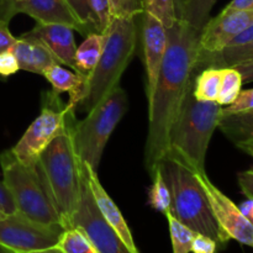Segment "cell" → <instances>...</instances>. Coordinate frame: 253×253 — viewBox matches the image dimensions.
Wrapping results in <instances>:
<instances>
[{"label":"cell","instance_id":"obj_1","mask_svg":"<svg viewBox=\"0 0 253 253\" xmlns=\"http://www.w3.org/2000/svg\"><path fill=\"white\" fill-rule=\"evenodd\" d=\"M200 31L180 19L167 29L168 43L155 91L148 101L145 167L153 172L166 157L170 128L194 84Z\"/></svg>","mask_w":253,"mask_h":253},{"label":"cell","instance_id":"obj_2","mask_svg":"<svg viewBox=\"0 0 253 253\" xmlns=\"http://www.w3.org/2000/svg\"><path fill=\"white\" fill-rule=\"evenodd\" d=\"M221 111L217 101L197 100L192 86L170 128L165 158L177 161L193 172H207L208 148L219 126Z\"/></svg>","mask_w":253,"mask_h":253},{"label":"cell","instance_id":"obj_3","mask_svg":"<svg viewBox=\"0 0 253 253\" xmlns=\"http://www.w3.org/2000/svg\"><path fill=\"white\" fill-rule=\"evenodd\" d=\"M73 119L72 115L59 135L40 155L36 165L64 229L78 207L82 189V162L72 138Z\"/></svg>","mask_w":253,"mask_h":253},{"label":"cell","instance_id":"obj_4","mask_svg":"<svg viewBox=\"0 0 253 253\" xmlns=\"http://www.w3.org/2000/svg\"><path fill=\"white\" fill-rule=\"evenodd\" d=\"M163 177L170 192V212L182 224L197 234L205 235L217 246L225 247L230 241L215 220L209 200L192 169L174 160L161 162Z\"/></svg>","mask_w":253,"mask_h":253},{"label":"cell","instance_id":"obj_5","mask_svg":"<svg viewBox=\"0 0 253 253\" xmlns=\"http://www.w3.org/2000/svg\"><path fill=\"white\" fill-rule=\"evenodd\" d=\"M104 32L106 41L103 53L94 71L86 78L83 98L78 105L84 111H90L119 85L136 48L137 27L135 19L111 17Z\"/></svg>","mask_w":253,"mask_h":253},{"label":"cell","instance_id":"obj_6","mask_svg":"<svg viewBox=\"0 0 253 253\" xmlns=\"http://www.w3.org/2000/svg\"><path fill=\"white\" fill-rule=\"evenodd\" d=\"M0 166L2 183L12 197L16 212L41 224L63 226L61 215L47 192L37 166H25L10 150L0 153Z\"/></svg>","mask_w":253,"mask_h":253},{"label":"cell","instance_id":"obj_7","mask_svg":"<svg viewBox=\"0 0 253 253\" xmlns=\"http://www.w3.org/2000/svg\"><path fill=\"white\" fill-rule=\"evenodd\" d=\"M128 109V98L121 86H116L86 118L72 124L74 150L82 163L98 170L104 150L114 130Z\"/></svg>","mask_w":253,"mask_h":253},{"label":"cell","instance_id":"obj_8","mask_svg":"<svg viewBox=\"0 0 253 253\" xmlns=\"http://www.w3.org/2000/svg\"><path fill=\"white\" fill-rule=\"evenodd\" d=\"M57 99L58 96L54 98V103L48 101L42 108L40 115L32 121L22 137L10 148L12 155L25 166L35 167L37 165L40 155L59 135L71 116L74 115V111L69 110L66 105L56 108Z\"/></svg>","mask_w":253,"mask_h":253},{"label":"cell","instance_id":"obj_9","mask_svg":"<svg viewBox=\"0 0 253 253\" xmlns=\"http://www.w3.org/2000/svg\"><path fill=\"white\" fill-rule=\"evenodd\" d=\"M79 227L90 239L99 253H131L119 235L105 221L95 204L83 163H82L81 199L66 229Z\"/></svg>","mask_w":253,"mask_h":253},{"label":"cell","instance_id":"obj_10","mask_svg":"<svg viewBox=\"0 0 253 253\" xmlns=\"http://www.w3.org/2000/svg\"><path fill=\"white\" fill-rule=\"evenodd\" d=\"M63 231L59 224H41L14 212L0 221V245L17 253L42 251L56 247Z\"/></svg>","mask_w":253,"mask_h":253},{"label":"cell","instance_id":"obj_11","mask_svg":"<svg viewBox=\"0 0 253 253\" xmlns=\"http://www.w3.org/2000/svg\"><path fill=\"white\" fill-rule=\"evenodd\" d=\"M202 184L215 220L230 240H236L253 249V224L227 195H225L207 175V172H194Z\"/></svg>","mask_w":253,"mask_h":253},{"label":"cell","instance_id":"obj_12","mask_svg":"<svg viewBox=\"0 0 253 253\" xmlns=\"http://www.w3.org/2000/svg\"><path fill=\"white\" fill-rule=\"evenodd\" d=\"M16 14H26L40 24L64 25L88 35L89 30L77 17L67 0H14L0 7V20L9 22Z\"/></svg>","mask_w":253,"mask_h":253},{"label":"cell","instance_id":"obj_13","mask_svg":"<svg viewBox=\"0 0 253 253\" xmlns=\"http://www.w3.org/2000/svg\"><path fill=\"white\" fill-rule=\"evenodd\" d=\"M251 22H253V11L230 10L225 7L217 16L208 20L200 30L198 54L222 51Z\"/></svg>","mask_w":253,"mask_h":253},{"label":"cell","instance_id":"obj_14","mask_svg":"<svg viewBox=\"0 0 253 253\" xmlns=\"http://www.w3.org/2000/svg\"><path fill=\"white\" fill-rule=\"evenodd\" d=\"M141 15L143 16L142 47L146 72V96L147 101H150L155 91L161 67L167 51L168 35L165 25L157 17L146 11Z\"/></svg>","mask_w":253,"mask_h":253},{"label":"cell","instance_id":"obj_15","mask_svg":"<svg viewBox=\"0 0 253 253\" xmlns=\"http://www.w3.org/2000/svg\"><path fill=\"white\" fill-rule=\"evenodd\" d=\"M83 167L86 175V179H88L89 187H90L91 194H93V198L95 200V204L98 207L100 214L103 215L105 221L110 225L111 229L123 240V242L130 250L131 253H140L135 244L132 234H131L130 227H128L126 220L124 219L120 209H119L115 202L111 199L110 195L108 194V192L101 185L98 177V170H94L90 166L85 165V163H83Z\"/></svg>","mask_w":253,"mask_h":253},{"label":"cell","instance_id":"obj_16","mask_svg":"<svg viewBox=\"0 0 253 253\" xmlns=\"http://www.w3.org/2000/svg\"><path fill=\"white\" fill-rule=\"evenodd\" d=\"M73 31V29L64 25L36 22L31 31L25 32L21 36L41 41L53 53L62 66L74 69L77 46Z\"/></svg>","mask_w":253,"mask_h":253},{"label":"cell","instance_id":"obj_17","mask_svg":"<svg viewBox=\"0 0 253 253\" xmlns=\"http://www.w3.org/2000/svg\"><path fill=\"white\" fill-rule=\"evenodd\" d=\"M10 51L15 54L21 71L41 74L53 64H61L41 41L20 36Z\"/></svg>","mask_w":253,"mask_h":253},{"label":"cell","instance_id":"obj_18","mask_svg":"<svg viewBox=\"0 0 253 253\" xmlns=\"http://www.w3.org/2000/svg\"><path fill=\"white\" fill-rule=\"evenodd\" d=\"M42 77L46 78L52 85V94L59 96L62 93L69 94V101L67 103V108L74 111L78 108L79 103L83 98L84 85H85V78L79 76L78 73L68 71L62 64H53L48 67L42 73Z\"/></svg>","mask_w":253,"mask_h":253},{"label":"cell","instance_id":"obj_19","mask_svg":"<svg viewBox=\"0 0 253 253\" xmlns=\"http://www.w3.org/2000/svg\"><path fill=\"white\" fill-rule=\"evenodd\" d=\"M217 128L239 148L253 145V109L236 114H221Z\"/></svg>","mask_w":253,"mask_h":253},{"label":"cell","instance_id":"obj_20","mask_svg":"<svg viewBox=\"0 0 253 253\" xmlns=\"http://www.w3.org/2000/svg\"><path fill=\"white\" fill-rule=\"evenodd\" d=\"M253 61V41L242 46L225 47L222 51L210 54H198L195 71L209 68H227L244 62Z\"/></svg>","mask_w":253,"mask_h":253},{"label":"cell","instance_id":"obj_21","mask_svg":"<svg viewBox=\"0 0 253 253\" xmlns=\"http://www.w3.org/2000/svg\"><path fill=\"white\" fill-rule=\"evenodd\" d=\"M105 41V32L93 31L89 32L85 36V40L82 42L81 46L77 47L74 71L79 76L84 77L85 81L95 68L99 58L103 53Z\"/></svg>","mask_w":253,"mask_h":253},{"label":"cell","instance_id":"obj_22","mask_svg":"<svg viewBox=\"0 0 253 253\" xmlns=\"http://www.w3.org/2000/svg\"><path fill=\"white\" fill-rule=\"evenodd\" d=\"M216 1L217 0H180L178 19L200 31L210 19V12Z\"/></svg>","mask_w":253,"mask_h":253},{"label":"cell","instance_id":"obj_23","mask_svg":"<svg viewBox=\"0 0 253 253\" xmlns=\"http://www.w3.org/2000/svg\"><path fill=\"white\" fill-rule=\"evenodd\" d=\"M222 68H204L194 78L193 95L200 101H216L221 84Z\"/></svg>","mask_w":253,"mask_h":253},{"label":"cell","instance_id":"obj_24","mask_svg":"<svg viewBox=\"0 0 253 253\" xmlns=\"http://www.w3.org/2000/svg\"><path fill=\"white\" fill-rule=\"evenodd\" d=\"M150 177L152 179V185L148 190V205L165 214L167 210H170V192L163 177L161 163L153 169Z\"/></svg>","mask_w":253,"mask_h":253},{"label":"cell","instance_id":"obj_25","mask_svg":"<svg viewBox=\"0 0 253 253\" xmlns=\"http://www.w3.org/2000/svg\"><path fill=\"white\" fill-rule=\"evenodd\" d=\"M56 247L63 253H99L90 239L79 227L64 229Z\"/></svg>","mask_w":253,"mask_h":253},{"label":"cell","instance_id":"obj_26","mask_svg":"<svg viewBox=\"0 0 253 253\" xmlns=\"http://www.w3.org/2000/svg\"><path fill=\"white\" fill-rule=\"evenodd\" d=\"M165 216L167 217L168 226H169L173 253H190L193 239L197 232H194L192 229L182 224L177 217L173 216L170 210L165 212Z\"/></svg>","mask_w":253,"mask_h":253},{"label":"cell","instance_id":"obj_27","mask_svg":"<svg viewBox=\"0 0 253 253\" xmlns=\"http://www.w3.org/2000/svg\"><path fill=\"white\" fill-rule=\"evenodd\" d=\"M242 76L234 67L222 68L221 84H220L217 103L221 106H227L235 101L242 88Z\"/></svg>","mask_w":253,"mask_h":253},{"label":"cell","instance_id":"obj_28","mask_svg":"<svg viewBox=\"0 0 253 253\" xmlns=\"http://www.w3.org/2000/svg\"><path fill=\"white\" fill-rule=\"evenodd\" d=\"M143 11L157 17L166 29H169L177 22V2L175 0H142Z\"/></svg>","mask_w":253,"mask_h":253},{"label":"cell","instance_id":"obj_29","mask_svg":"<svg viewBox=\"0 0 253 253\" xmlns=\"http://www.w3.org/2000/svg\"><path fill=\"white\" fill-rule=\"evenodd\" d=\"M111 17L135 19L143 12L142 0H109Z\"/></svg>","mask_w":253,"mask_h":253},{"label":"cell","instance_id":"obj_30","mask_svg":"<svg viewBox=\"0 0 253 253\" xmlns=\"http://www.w3.org/2000/svg\"><path fill=\"white\" fill-rule=\"evenodd\" d=\"M67 2L72 7L77 17L81 20L82 24L86 26L89 31H98V29H96V20L94 17L90 6H89L88 0H67Z\"/></svg>","mask_w":253,"mask_h":253},{"label":"cell","instance_id":"obj_31","mask_svg":"<svg viewBox=\"0 0 253 253\" xmlns=\"http://www.w3.org/2000/svg\"><path fill=\"white\" fill-rule=\"evenodd\" d=\"M89 6L93 11L94 17L96 20V29L98 32H104L108 29L111 21L110 5L109 0H88Z\"/></svg>","mask_w":253,"mask_h":253},{"label":"cell","instance_id":"obj_32","mask_svg":"<svg viewBox=\"0 0 253 253\" xmlns=\"http://www.w3.org/2000/svg\"><path fill=\"white\" fill-rule=\"evenodd\" d=\"M253 109V88L241 90L232 104L222 106L221 114H236Z\"/></svg>","mask_w":253,"mask_h":253},{"label":"cell","instance_id":"obj_33","mask_svg":"<svg viewBox=\"0 0 253 253\" xmlns=\"http://www.w3.org/2000/svg\"><path fill=\"white\" fill-rule=\"evenodd\" d=\"M20 71L19 62L11 51H5L0 53V77L7 78Z\"/></svg>","mask_w":253,"mask_h":253},{"label":"cell","instance_id":"obj_34","mask_svg":"<svg viewBox=\"0 0 253 253\" xmlns=\"http://www.w3.org/2000/svg\"><path fill=\"white\" fill-rule=\"evenodd\" d=\"M217 246L216 241H214L210 237L205 236L202 234H195L194 239H193L192 247H190V252L192 253H216Z\"/></svg>","mask_w":253,"mask_h":253},{"label":"cell","instance_id":"obj_35","mask_svg":"<svg viewBox=\"0 0 253 253\" xmlns=\"http://www.w3.org/2000/svg\"><path fill=\"white\" fill-rule=\"evenodd\" d=\"M15 42H16V37L10 32L9 22L0 20V53L11 49Z\"/></svg>","mask_w":253,"mask_h":253},{"label":"cell","instance_id":"obj_36","mask_svg":"<svg viewBox=\"0 0 253 253\" xmlns=\"http://www.w3.org/2000/svg\"><path fill=\"white\" fill-rule=\"evenodd\" d=\"M0 210H2L6 215L16 212V207L12 197L2 182H0Z\"/></svg>","mask_w":253,"mask_h":253},{"label":"cell","instance_id":"obj_37","mask_svg":"<svg viewBox=\"0 0 253 253\" xmlns=\"http://www.w3.org/2000/svg\"><path fill=\"white\" fill-rule=\"evenodd\" d=\"M239 184L241 188V192L246 195L247 198L253 199V168L250 170L239 173Z\"/></svg>","mask_w":253,"mask_h":253},{"label":"cell","instance_id":"obj_38","mask_svg":"<svg viewBox=\"0 0 253 253\" xmlns=\"http://www.w3.org/2000/svg\"><path fill=\"white\" fill-rule=\"evenodd\" d=\"M234 68H236L237 71L241 73L242 82H244V83H252L253 82V61L244 62V63L236 64V66H234Z\"/></svg>","mask_w":253,"mask_h":253},{"label":"cell","instance_id":"obj_39","mask_svg":"<svg viewBox=\"0 0 253 253\" xmlns=\"http://www.w3.org/2000/svg\"><path fill=\"white\" fill-rule=\"evenodd\" d=\"M226 9L244 10V11H253V0H231Z\"/></svg>","mask_w":253,"mask_h":253},{"label":"cell","instance_id":"obj_40","mask_svg":"<svg viewBox=\"0 0 253 253\" xmlns=\"http://www.w3.org/2000/svg\"><path fill=\"white\" fill-rule=\"evenodd\" d=\"M239 208L240 210H241L242 214H244L253 224V199L249 198V199H247L246 202L242 203Z\"/></svg>","mask_w":253,"mask_h":253},{"label":"cell","instance_id":"obj_41","mask_svg":"<svg viewBox=\"0 0 253 253\" xmlns=\"http://www.w3.org/2000/svg\"><path fill=\"white\" fill-rule=\"evenodd\" d=\"M31 253H63L57 247H52V249H47V250H42V251H37V252H31Z\"/></svg>","mask_w":253,"mask_h":253},{"label":"cell","instance_id":"obj_42","mask_svg":"<svg viewBox=\"0 0 253 253\" xmlns=\"http://www.w3.org/2000/svg\"><path fill=\"white\" fill-rule=\"evenodd\" d=\"M0 253H17V252L12 251L11 249H9V247L4 246V245H0Z\"/></svg>","mask_w":253,"mask_h":253},{"label":"cell","instance_id":"obj_43","mask_svg":"<svg viewBox=\"0 0 253 253\" xmlns=\"http://www.w3.org/2000/svg\"><path fill=\"white\" fill-rule=\"evenodd\" d=\"M242 150H244L245 152L249 153V155L253 158V145L252 146H246V147H244V148H242Z\"/></svg>","mask_w":253,"mask_h":253},{"label":"cell","instance_id":"obj_44","mask_svg":"<svg viewBox=\"0 0 253 253\" xmlns=\"http://www.w3.org/2000/svg\"><path fill=\"white\" fill-rule=\"evenodd\" d=\"M11 1H14V0H0V7L5 6V5L10 4Z\"/></svg>","mask_w":253,"mask_h":253},{"label":"cell","instance_id":"obj_45","mask_svg":"<svg viewBox=\"0 0 253 253\" xmlns=\"http://www.w3.org/2000/svg\"><path fill=\"white\" fill-rule=\"evenodd\" d=\"M5 216H6V214H5V212L2 211V210H0V221H1V220L4 219Z\"/></svg>","mask_w":253,"mask_h":253},{"label":"cell","instance_id":"obj_46","mask_svg":"<svg viewBox=\"0 0 253 253\" xmlns=\"http://www.w3.org/2000/svg\"><path fill=\"white\" fill-rule=\"evenodd\" d=\"M177 2V14H178V9H179V4H180V0H175Z\"/></svg>","mask_w":253,"mask_h":253}]
</instances>
